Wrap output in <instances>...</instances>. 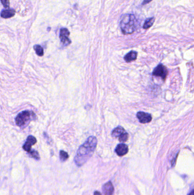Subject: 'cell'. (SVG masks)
<instances>
[{"label":"cell","instance_id":"obj_1","mask_svg":"<svg viewBox=\"0 0 194 195\" xmlns=\"http://www.w3.org/2000/svg\"><path fill=\"white\" fill-rule=\"evenodd\" d=\"M97 143V139L96 137L90 136L87 139L86 142L80 146L74 160L78 166H82L90 159L94 154Z\"/></svg>","mask_w":194,"mask_h":195},{"label":"cell","instance_id":"obj_2","mask_svg":"<svg viewBox=\"0 0 194 195\" xmlns=\"http://www.w3.org/2000/svg\"><path fill=\"white\" fill-rule=\"evenodd\" d=\"M137 24L136 18L134 14L124 15L120 22V28L122 33L124 34H130L136 29Z\"/></svg>","mask_w":194,"mask_h":195},{"label":"cell","instance_id":"obj_3","mask_svg":"<svg viewBox=\"0 0 194 195\" xmlns=\"http://www.w3.org/2000/svg\"><path fill=\"white\" fill-rule=\"evenodd\" d=\"M36 117V114L32 111L25 110L18 113L15 117V123L19 127H23L32 120L33 117Z\"/></svg>","mask_w":194,"mask_h":195},{"label":"cell","instance_id":"obj_4","mask_svg":"<svg viewBox=\"0 0 194 195\" xmlns=\"http://www.w3.org/2000/svg\"><path fill=\"white\" fill-rule=\"evenodd\" d=\"M167 73L168 72H167V68H166L164 65L160 64L155 68L153 72V75L155 77H161L165 80L167 77Z\"/></svg>","mask_w":194,"mask_h":195},{"label":"cell","instance_id":"obj_5","mask_svg":"<svg viewBox=\"0 0 194 195\" xmlns=\"http://www.w3.org/2000/svg\"><path fill=\"white\" fill-rule=\"evenodd\" d=\"M70 34V33L68 31L67 29L62 28L61 29L59 38L61 39V43L65 46H68L71 43V40L69 39Z\"/></svg>","mask_w":194,"mask_h":195},{"label":"cell","instance_id":"obj_6","mask_svg":"<svg viewBox=\"0 0 194 195\" xmlns=\"http://www.w3.org/2000/svg\"><path fill=\"white\" fill-rule=\"evenodd\" d=\"M37 142L36 139L32 135H29L26 139L24 145H23L22 148L25 151L29 153L32 150V146L36 144Z\"/></svg>","mask_w":194,"mask_h":195},{"label":"cell","instance_id":"obj_7","mask_svg":"<svg viewBox=\"0 0 194 195\" xmlns=\"http://www.w3.org/2000/svg\"><path fill=\"white\" fill-rule=\"evenodd\" d=\"M137 117L140 122L143 124L148 123L152 120V117L150 113H146L144 112L140 111L137 113Z\"/></svg>","mask_w":194,"mask_h":195},{"label":"cell","instance_id":"obj_8","mask_svg":"<svg viewBox=\"0 0 194 195\" xmlns=\"http://www.w3.org/2000/svg\"><path fill=\"white\" fill-rule=\"evenodd\" d=\"M128 151H129V148H128V145L124 143L119 144V145H117L115 149L116 153L119 156H124L128 153Z\"/></svg>","mask_w":194,"mask_h":195},{"label":"cell","instance_id":"obj_9","mask_svg":"<svg viewBox=\"0 0 194 195\" xmlns=\"http://www.w3.org/2000/svg\"><path fill=\"white\" fill-rule=\"evenodd\" d=\"M103 191L104 195H112L114 193V187L111 181L107 182L103 187Z\"/></svg>","mask_w":194,"mask_h":195},{"label":"cell","instance_id":"obj_10","mask_svg":"<svg viewBox=\"0 0 194 195\" xmlns=\"http://www.w3.org/2000/svg\"><path fill=\"white\" fill-rule=\"evenodd\" d=\"M15 11L13 9L7 8L1 11L0 15L2 18L7 19V18L13 17V16H15Z\"/></svg>","mask_w":194,"mask_h":195},{"label":"cell","instance_id":"obj_11","mask_svg":"<svg viewBox=\"0 0 194 195\" xmlns=\"http://www.w3.org/2000/svg\"><path fill=\"white\" fill-rule=\"evenodd\" d=\"M126 132L125 129L124 128L119 126L115 128L112 132V136L113 138H117L123 134L124 133Z\"/></svg>","mask_w":194,"mask_h":195},{"label":"cell","instance_id":"obj_12","mask_svg":"<svg viewBox=\"0 0 194 195\" xmlns=\"http://www.w3.org/2000/svg\"><path fill=\"white\" fill-rule=\"evenodd\" d=\"M137 57V53L135 51H131L125 55L124 60L127 62H130L133 60H135Z\"/></svg>","mask_w":194,"mask_h":195},{"label":"cell","instance_id":"obj_13","mask_svg":"<svg viewBox=\"0 0 194 195\" xmlns=\"http://www.w3.org/2000/svg\"><path fill=\"white\" fill-rule=\"evenodd\" d=\"M154 21L155 19L154 17L148 18L145 22L144 25H143V28L145 29L150 28L151 26H152V25H153Z\"/></svg>","mask_w":194,"mask_h":195},{"label":"cell","instance_id":"obj_14","mask_svg":"<svg viewBox=\"0 0 194 195\" xmlns=\"http://www.w3.org/2000/svg\"><path fill=\"white\" fill-rule=\"evenodd\" d=\"M34 49L36 51V53L38 56L40 57L43 56L44 51H43V47L42 46H40L39 45H36L34 46Z\"/></svg>","mask_w":194,"mask_h":195},{"label":"cell","instance_id":"obj_15","mask_svg":"<svg viewBox=\"0 0 194 195\" xmlns=\"http://www.w3.org/2000/svg\"><path fill=\"white\" fill-rule=\"evenodd\" d=\"M59 156H60V159L62 162H65L68 159L69 157L68 153H66L65 151L61 150L59 153Z\"/></svg>","mask_w":194,"mask_h":195},{"label":"cell","instance_id":"obj_16","mask_svg":"<svg viewBox=\"0 0 194 195\" xmlns=\"http://www.w3.org/2000/svg\"><path fill=\"white\" fill-rule=\"evenodd\" d=\"M129 138V135L127 132H125L119 137V141L121 143L126 142Z\"/></svg>","mask_w":194,"mask_h":195},{"label":"cell","instance_id":"obj_17","mask_svg":"<svg viewBox=\"0 0 194 195\" xmlns=\"http://www.w3.org/2000/svg\"><path fill=\"white\" fill-rule=\"evenodd\" d=\"M29 155L31 157H32L33 158H34L35 159L40 160V156L39 155V153H38V151H36L35 150H32V151H30V152H29Z\"/></svg>","mask_w":194,"mask_h":195},{"label":"cell","instance_id":"obj_18","mask_svg":"<svg viewBox=\"0 0 194 195\" xmlns=\"http://www.w3.org/2000/svg\"><path fill=\"white\" fill-rule=\"evenodd\" d=\"M1 2L5 8H9L10 7L9 0H1Z\"/></svg>","mask_w":194,"mask_h":195},{"label":"cell","instance_id":"obj_19","mask_svg":"<svg viewBox=\"0 0 194 195\" xmlns=\"http://www.w3.org/2000/svg\"><path fill=\"white\" fill-rule=\"evenodd\" d=\"M152 0H144L143 2L142 3V5H146V4L150 3Z\"/></svg>","mask_w":194,"mask_h":195},{"label":"cell","instance_id":"obj_20","mask_svg":"<svg viewBox=\"0 0 194 195\" xmlns=\"http://www.w3.org/2000/svg\"><path fill=\"white\" fill-rule=\"evenodd\" d=\"M94 195H102L101 194L100 192H99L96 191L94 193Z\"/></svg>","mask_w":194,"mask_h":195},{"label":"cell","instance_id":"obj_21","mask_svg":"<svg viewBox=\"0 0 194 195\" xmlns=\"http://www.w3.org/2000/svg\"><path fill=\"white\" fill-rule=\"evenodd\" d=\"M188 195H194V190H192L188 194Z\"/></svg>","mask_w":194,"mask_h":195}]
</instances>
